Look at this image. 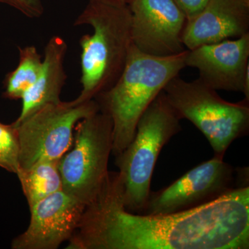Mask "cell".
<instances>
[{
	"instance_id": "ac0fdd59",
	"label": "cell",
	"mask_w": 249,
	"mask_h": 249,
	"mask_svg": "<svg viewBox=\"0 0 249 249\" xmlns=\"http://www.w3.org/2000/svg\"><path fill=\"white\" fill-rule=\"evenodd\" d=\"M178 5L185 16H186L187 20H191L196 15L199 14L206 5L208 4L209 0H174Z\"/></svg>"
},
{
	"instance_id": "e0dca14e",
	"label": "cell",
	"mask_w": 249,
	"mask_h": 249,
	"mask_svg": "<svg viewBox=\"0 0 249 249\" xmlns=\"http://www.w3.org/2000/svg\"><path fill=\"white\" fill-rule=\"evenodd\" d=\"M1 4L8 5L29 18H39L44 13L42 0H0Z\"/></svg>"
},
{
	"instance_id": "ffe728a7",
	"label": "cell",
	"mask_w": 249,
	"mask_h": 249,
	"mask_svg": "<svg viewBox=\"0 0 249 249\" xmlns=\"http://www.w3.org/2000/svg\"><path fill=\"white\" fill-rule=\"evenodd\" d=\"M248 1H249V0H248Z\"/></svg>"
},
{
	"instance_id": "ba28073f",
	"label": "cell",
	"mask_w": 249,
	"mask_h": 249,
	"mask_svg": "<svg viewBox=\"0 0 249 249\" xmlns=\"http://www.w3.org/2000/svg\"><path fill=\"white\" fill-rule=\"evenodd\" d=\"M233 182L231 165L224 161V157L214 155L213 158L189 170L169 186L151 192L142 214H171L194 209L234 189Z\"/></svg>"
},
{
	"instance_id": "5b68a950",
	"label": "cell",
	"mask_w": 249,
	"mask_h": 249,
	"mask_svg": "<svg viewBox=\"0 0 249 249\" xmlns=\"http://www.w3.org/2000/svg\"><path fill=\"white\" fill-rule=\"evenodd\" d=\"M180 119L191 121L209 141L214 156L224 157L232 142L248 134L249 101L230 103L201 80L175 77L163 90Z\"/></svg>"
},
{
	"instance_id": "7a4b0ae2",
	"label": "cell",
	"mask_w": 249,
	"mask_h": 249,
	"mask_svg": "<svg viewBox=\"0 0 249 249\" xmlns=\"http://www.w3.org/2000/svg\"><path fill=\"white\" fill-rule=\"evenodd\" d=\"M89 25L92 34L80 38L82 90L74 104L94 99L109 89L124 71L132 46V14L128 5L89 0L74 26Z\"/></svg>"
},
{
	"instance_id": "5bb4252c",
	"label": "cell",
	"mask_w": 249,
	"mask_h": 249,
	"mask_svg": "<svg viewBox=\"0 0 249 249\" xmlns=\"http://www.w3.org/2000/svg\"><path fill=\"white\" fill-rule=\"evenodd\" d=\"M60 160H42L17 174L29 206L62 191V181L58 168Z\"/></svg>"
},
{
	"instance_id": "4fadbf2b",
	"label": "cell",
	"mask_w": 249,
	"mask_h": 249,
	"mask_svg": "<svg viewBox=\"0 0 249 249\" xmlns=\"http://www.w3.org/2000/svg\"><path fill=\"white\" fill-rule=\"evenodd\" d=\"M67 51L66 42L60 36L48 41L40 74L21 98L22 110L14 123L19 124L46 105L61 102L60 95L67 79L64 67Z\"/></svg>"
},
{
	"instance_id": "277c9868",
	"label": "cell",
	"mask_w": 249,
	"mask_h": 249,
	"mask_svg": "<svg viewBox=\"0 0 249 249\" xmlns=\"http://www.w3.org/2000/svg\"><path fill=\"white\" fill-rule=\"evenodd\" d=\"M180 121L162 91L139 119L132 142L116 156L123 199L129 212L142 214L145 210L159 155L181 130Z\"/></svg>"
},
{
	"instance_id": "9a60e30c",
	"label": "cell",
	"mask_w": 249,
	"mask_h": 249,
	"mask_svg": "<svg viewBox=\"0 0 249 249\" xmlns=\"http://www.w3.org/2000/svg\"><path fill=\"white\" fill-rule=\"evenodd\" d=\"M19 63L16 70L9 72L4 80V98L21 99L34 84L42 69V59L34 46L18 47Z\"/></svg>"
},
{
	"instance_id": "8992f818",
	"label": "cell",
	"mask_w": 249,
	"mask_h": 249,
	"mask_svg": "<svg viewBox=\"0 0 249 249\" xmlns=\"http://www.w3.org/2000/svg\"><path fill=\"white\" fill-rule=\"evenodd\" d=\"M112 129L110 117L101 110L82 119L75 127L71 147L59 161L62 191L86 206L107 178Z\"/></svg>"
},
{
	"instance_id": "30bf717a",
	"label": "cell",
	"mask_w": 249,
	"mask_h": 249,
	"mask_svg": "<svg viewBox=\"0 0 249 249\" xmlns=\"http://www.w3.org/2000/svg\"><path fill=\"white\" fill-rule=\"evenodd\" d=\"M86 205L57 192L29 206V227L13 240V249H56L70 240L79 225Z\"/></svg>"
},
{
	"instance_id": "7c38bea8",
	"label": "cell",
	"mask_w": 249,
	"mask_h": 249,
	"mask_svg": "<svg viewBox=\"0 0 249 249\" xmlns=\"http://www.w3.org/2000/svg\"><path fill=\"white\" fill-rule=\"evenodd\" d=\"M248 34V0H209L199 14L187 21L183 43L192 50Z\"/></svg>"
},
{
	"instance_id": "52a82bcc",
	"label": "cell",
	"mask_w": 249,
	"mask_h": 249,
	"mask_svg": "<svg viewBox=\"0 0 249 249\" xmlns=\"http://www.w3.org/2000/svg\"><path fill=\"white\" fill-rule=\"evenodd\" d=\"M100 110L96 100L46 105L28 116L17 127L19 169L42 160H60L71 147L76 124Z\"/></svg>"
},
{
	"instance_id": "9c48e42d",
	"label": "cell",
	"mask_w": 249,
	"mask_h": 249,
	"mask_svg": "<svg viewBox=\"0 0 249 249\" xmlns=\"http://www.w3.org/2000/svg\"><path fill=\"white\" fill-rule=\"evenodd\" d=\"M132 42L142 53L157 57L184 52L187 18L174 0H131Z\"/></svg>"
},
{
	"instance_id": "6da1fadb",
	"label": "cell",
	"mask_w": 249,
	"mask_h": 249,
	"mask_svg": "<svg viewBox=\"0 0 249 249\" xmlns=\"http://www.w3.org/2000/svg\"><path fill=\"white\" fill-rule=\"evenodd\" d=\"M69 241V249H248L249 186L181 212L133 213L118 173L109 172Z\"/></svg>"
},
{
	"instance_id": "d6986e66",
	"label": "cell",
	"mask_w": 249,
	"mask_h": 249,
	"mask_svg": "<svg viewBox=\"0 0 249 249\" xmlns=\"http://www.w3.org/2000/svg\"><path fill=\"white\" fill-rule=\"evenodd\" d=\"M108 1H114V2L122 3L128 5L131 0H108Z\"/></svg>"
},
{
	"instance_id": "8fae6325",
	"label": "cell",
	"mask_w": 249,
	"mask_h": 249,
	"mask_svg": "<svg viewBox=\"0 0 249 249\" xmlns=\"http://www.w3.org/2000/svg\"><path fill=\"white\" fill-rule=\"evenodd\" d=\"M185 65L196 69L198 79L216 91L244 93L249 72V34L235 40L187 49Z\"/></svg>"
},
{
	"instance_id": "3957f363",
	"label": "cell",
	"mask_w": 249,
	"mask_h": 249,
	"mask_svg": "<svg viewBox=\"0 0 249 249\" xmlns=\"http://www.w3.org/2000/svg\"><path fill=\"white\" fill-rule=\"evenodd\" d=\"M187 50L178 55L157 57L132 45L124 71L114 85L96 98L100 110L112 122V150L117 156L130 143L144 111L165 85L186 67Z\"/></svg>"
},
{
	"instance_id": "2e32d148",
	"label": "cell",
	"mask_w": 249,
	"mask_h": 249,
	"mask_svg": "<svg viewBox=\"0 0 249 249\" xmlns=\"http://www.w3.org/2000/svg\"><path fill=\"white\" fill-rule=\"evenodd\" d=\"M19 142L17 127L14 123L0 122V167L17 174L19 169Z\"/></svg>"
}]
</instances>
